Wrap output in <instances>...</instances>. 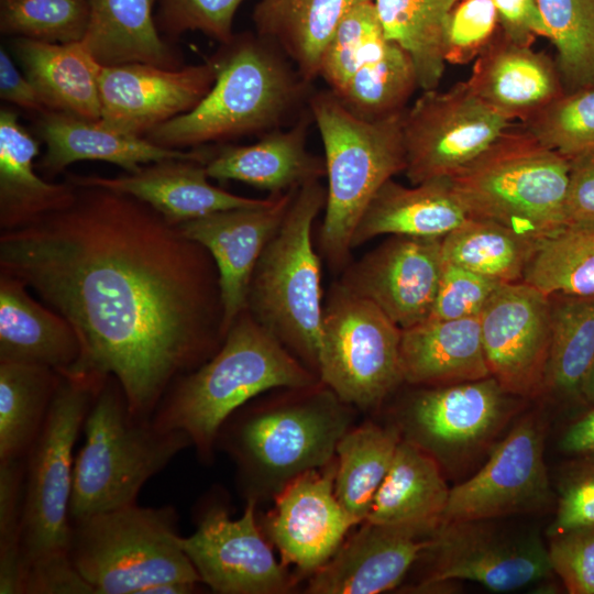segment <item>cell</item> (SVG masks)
Listing matches in <instances>:
<instances>
[{"mask_svg":"<svg viewBox=\"0 0 594 594\" xmlns=\"http://www.w3.org/2000/svg\"><path fill=\"white\" fill-rule=\"evenodd\" d=\"M73 184L61 209L1 231L0 272L76 331L81 354L67 374L113 376L131 413L152 419L170 385L223 342L217 266L146 202Z\"/></svg>","mask_w":594,"mask_h":594,"instance_id":"6da1fadb","label":"cell"},{"mask_svg":"<svg viewBox=\"0 0 594 594\" xmlns=\"http://www.w3.org/2000/svg\"><path fill=\"white\" fill-rule=\"evenodd\" d=\"M211 56L216 80L189 112L145 138L172 150L263 135L294 124L309 110L314 82L271 41L256 33L234 34Z\"/></svg>","mask_w":594,"mask_h":594,"instance_id":"7a4b0ae2","label":"cell"},{"mask_svg":"<svg viewBox=\"0 0 594 594\" xmlns=\"http://www.w3.org/2000/svg\"><path fill=\"white\" fill-rule=\"evenodd\" d=\"M356 408L321 382L249 402L222 425L217 446L234 461L246 499L275 496L298 475L331 463Z\"/></svg>","mask_w":594,"mask_h":594,"instance_id":"3957f363","label":"cell"},{"mask_svg":"<svg viewBox=\"0 0 594 594\" xmlns=\"http://www.w3.org/2000/svg\"><path fill=\"white\" fill-rule=\"evenodd\" d=\"M248 309L234 320L219 350L167 389L152 421L186 432L198 457L211 461L222 425L239 408L273 389L319 383Z\"/></svg>","mask_w":594,"mask_h":594,"instance_id":"277c9868","label":"cell"},{"mask_svg":"<svg viewBox=\"0 0 594 594\" xmlns=\"http://www.w3.org/2000/svg\"><path fill=\"white\" fill-rule=\"evenodd\" d=\"M69 504L72 522L136 504L144 484L193 446L179 430L134 416L124 392L108 376L86 416Z\"/></svg>","mask_w":594,"mask_h":594,"instance_id":"5b68a950","label":"cell"},{"mask_svg":"<svg viewBox=\"0 0 594 594\" xmlns=\"http://www.w3.org/2000/svg\"><path fill=\"white\" fill-rule=\"evenodd\" d=\"M309 109L324 150L327 201L319 249L336 271L349 265L356 224L377 190L406 169L403 113L364 121L329 90H315Z\"/></svg>","mask_w":594,"mask_h":594,"instance_id":"8992f818","label":"cell"},{"mask_svg":"<svg viewBox=\"0 0 594 594\" xmlns=\"http://www.w3.org/2000/svg\"><path fill=\"white\" fill-rule=\"evenodd\" d=\"M326 201L320 180L296 189L256 262L246 300L249 312L317 376L323 305L321 262L311 234Z\"/></svg>","mask_w":594,"mask_h":594,"instance_id":"52a82bcc","label":"cell"},{"mask_svg":"<svg viewBox=\"0 0 594 594\" xmlns=\"http://www.w3.org/2000/svg\"><path fill=\"white\" fill-rule=\"evenodd\" d=\"M569 174L568 157L512 125L449 179L470 217L539 243L566 227Z\"/></svg>","mask_w":594,"mask_h":594,"instance_id":"ba28073f","label":"cell"},{"mask_svg":"<svg viewBox=\"0 0 594 594\" xmlns=\"http://www.w3.org/2000/svg\"><path fill=\"white\" fill-rule=\"evenodd\" d=\"M173 506L136 504L72 522L69 558L94 594H143L155 584L201 583L184 552Z\"/></svg>","mask_w":594,"mask_h":594,"instance_id":"9c48e42d","label":"cell"},{"mask_svg":"<svg viewBox=\"0 0 594 594\" xmlns=\"http://www.w3.org/2000/svg\"><path fill=\"white\" fill-rule=\"evenodd\" d=\"M61 375L45 422L25 457L22 579L33 565L69 557L74 446L107 378Z\"/></svg>","mask_w":594,"mask_h":594,"instance_id":"30bf717a","label":"cell"},{"mask_svg":"<svg viewBox=\"0 0 594 594\" xmlns=\"http://www.w3.org/2000/svg\"><path fill=\"white\" fill-rule=\"evenodd\" d=\"M402 329L336 282L322 310L318 377L341 400L375 409L402 384Z\"/></svg>","mask_w":594,"mask_h":594,"instance_id":"8fae6325","label":"cell"},{"mask_svg":"<svg viewBox=\"0 0 594 594\" xmlns=\"http://www.w3.org/2000/svg\"><path fill=\"white\" fill-rule=\"evenodd\" d=\"M415 392L395 422L402 437L458 471L490 448L520 409V398L486 378Z\"/></svg>","mask_w":594,"mask_h":594,"instance_id":"7c38bea8","label":"cell"},{"mask_svg":"<svg viewBox=\"0 0 594 594\" xmlns=\"http://www.w3.org/2000/svg\"><path fill=\"white\" fill-rule=\"evenodd\" d=\"M497 519L440 522L419 559L426 562L417 590H449L472 581L512 592L549 579L548 548L536 531L512 530Z\"/></svg>","mask_w":594,"mask_h":594,"instance_id":"4fadbf2b","label":"cell"},{"mask_svg":"<svg viewBox=\"0 0 594 594\" xmlns=\"http://www.w3.org/2000/svg\"><path fill=\"white\" fill-rule=\"evenodd\" d=\"M512 121L482 101L466 81L425 90L402 118L405 174L413 185L450 178L483 154Z\"/></svg>","mask_w":594,"mask_h":594,"instance_id":"5bb4252c","label":"cell"},{"mask_svg":"<svg viewBox=\"0 0 594 594\" xmlns=\"http://www.w3.org/2000/svg\"><path fill=\"white\" fill-rule=\"evenodd\" d=\"M547 430L538 413L519 418L484 465L450 488L440 522L501 519L549 507L553 493L544 463Z\"/></svg>","mask_w":594,"mask_h":594,"instance_id":"9a60e30c","label":"cell"},{"mask_svg":"<svg viewBox=\"0 0 594 594\" xmlns=\"http://www.w3.org/2000/svg\"><path fill=\"white\" fill-rule=\"evenodd\" d=\"M256 504L248 498L243 515L232 519L224 503H208L199 513L196 530L179 538L201 583L215 593L280 594L294 584L261 532Z\"/></svg>","mask_w":594,"mask_h":594,"instance_id":"2e32d148","label":"cell"},{"mask_svg":"<svg viewBox=\"0 0 594 594\" xmlns=\"http://www.w3.org/2000/svg\"><path fill=\"white\" fill-rule=\"evenodd\" d=\"M490 374L520 398L543 395L551 345L550 296L524 283H503L480 314Z\"/></svg>","mask_w":594,"mask_h":594,"instance_id":"e0dca14e","label":"cell"},{"mask_svg":"<svg viewBox=\"0 0 594 594\" xmlns=\"http://www.w3.org/2000/svg\"><path fill=\"white\" fill-rule=\"evenodd\" d=\"M216 75L211 57L175 69L143 63L101 66L98 121L121 133L145 138L158 125L191 111L209 92Z\"/></svg>","mask_w":594,"mask_h":594,"instance_id":"ac0fdd59","label":"cell"},{"mask_svg":"<svg viewBox=\"0 0 594 594\" xmlns=\"http://www.w3.org/2000/svg\"><path fill=\"white\" fill-rule=\"evenodd\" d=\"M442 264V238L392 235L348 265L339 283L407 329L429 319Z\"/></svg>","mask_w":594,"mask_h":594,"instance_id":"d6986e66","label":"cell"},{"mask_svg":"<svg viewBox=\"0 0 594 594\" xmlns=\"http://www.w3.org/2000/svg\"><path fill=\"white\" fill-rule=\"evenodd\" d=\"M336 458L288 482L275 496L264 530L280 553L282 563L311 575L334 554L358 524L334 494Z\"/></svg>","mask_w":594,"mask_h":594,"instance_id":"ffe728a7","label":"cell"},{"mask_svg":"<svg viewBox=\"0 0 594 594\" xmlns=\"http://www.w3.org/2000/svg\"><path fill=\"white\" fill-rule=\"evenodd\" d=\"M296 189L270 195L256 206L218 211L177 226L185 237L201 244L215 261L223 310V336L246 309L256 262L279 228Z\"/></svg>","mask_w":594,"mask_h":594,"instance_id":"44dd1931","label":"cell"},{"mask_svg":"<svg viewBox=\"0 0 594 594\" xmlns=\"http://www.w3.org/2000/svg\"><path fill=\"white\" fill-rule=\"evenodd\" d=\"M315 571L310 594H377L397 587L429 546L433 531L364 520Z\"/></svg>","mask_w":594,"mask_h":594,"instance_id":"7402d4cb","label":"cell"},{"mask_svg":"<svg viewBox=\"0 0 594 594\" xmlns=\"http://www.w3.org/2000/svg\"><path fill=\"white\" fill-rule=\"evenodd\" d=\"M310 109L287 129L270 131L248 145H222L205 163L209 178L238 180L283 194L326 176L324 158L307 148Z\"/></svg>","mask_w":594,"mask_h":594,"instance_id":"603a6c76","label":"cell"},{"mask_svg":"<svg viewBox=\"0 0 594 594\" xmlns=\"http://www.w3.org/2000/svg\"><path fill=\"white\" fill-rule=\"evenodd\" d=\"M205 163L169 158L143 165L138 172L108 178L70 175L78 184L98 185L131 195L178 226L213 212L256 206L264 199L231 194L208 180Z\"/></svg>","mask_w":594,"mask_h":594,"instance_id":"cb8c5ba5","label":"cell"},{"mask_svg":"<svg viewBox=\"0 0 594 594\" xmlns=\"http://www.w3.org/2000/svg\"><path fill=\"white\" fill-rule=\"evenodd\" d=\"M466 82L496 112L521 123L564 94L554 62L504 35L477 56Z\"/></svg>","mask_w":594,"mask_h":594,"instance_id":"d4e9b609","label":"cell"},{"mask_svg":"<svg viewBox=\"0 0 594 594\" xmlns=\"http://www.w3.org/2000/svg\"><path fill=\"white\" fill-rule=\"evenodd\" d=\"M37 131L46 145L40 167L54 176L78 161H105L128 174L143 165L169 158H188L206 163L209 151L172 150L158 146L146 138L128 135L88 120L58 111L38 116Z\"/></svg>","mask_w":594,"mask_h":594,"instance_id":"484cf974","label":"cell"},{"mask_svg":"<svg viewBox=\"0 0 594 594\" xmlns=\"http://www.w3.org/2000/svg\"><path fill=\"white\" fill-rule=\"evenodd\" d=\"M19 278L0 272V361L48 366L59 374L77 365L81 346L70 323L44 306Z\"/></svg>","mask_w":594,"mask_h":594,"instance_id":"4316f807","label":"cell"},{"mask_svg":"<svg viewBox=\"0 0 594 594\" xmlns=\"http://www.w3.org/2000/svg\"><path fill=\"white\" fill-rule=\"evenodd\" d=\"M404 381L435 387L491 376L482 343L480 316L428 319L402 329Z\"/></svg>","mask_w":594,"mask_h":594,"instance_id":"83f0119b","label":"cell"},{"mask_svg":"<svg viewBox=\"0 0 594 594\" xmlns=\"http://www.w3.org/2000/svg\"><path fill=\"white\" fill-rule=\"evenodd\" d=\"M469 218L449 178H435L414 187L391 178L363 212L351 248L383 234L443 238Z\"/></svg>","mask_w":594,"mask_h":594,"instance_id":"f1b7e54d","label":"cell"},{"mask_svg":"<svg viewBox=\"0 0 594 594\" xmlns=\"http://www.w3.org/2000/svg\"><path fill=\"white\" fill-rule=\"evenodd\" d=\"M14 51L48 111L100 119L101 65L82 42L50 43L16 37Z\"/></svg>","mask_w":594,"mask_h":594,"instance_id":"f546056e","label":"cell"},{"mask_svg":"<svg viewBox=\"0 0 594 594\" xmlns=\"http://www.w3.org/2000/svg\"><path fill=\"white\" fill-rule=\"evenodd\" d=\"M37 141L19 122L18 113L0 110V229L24 227L67 205L75 193L70 180L48 183L34 170Z\"/></svg>","mask_w":594,"mask_h":594,"instance_id":"4dcf8cb0","label":"cell"},{"mask_svg":"<svg viewBox=\"0 0 594 594\" xmlns=\"http://www.w3.org/2000/svg\"><path fill=\"white\" fill-rule=\"evenodd\" d=\"M449 494L439 463L402 438L365 520L433 531L441 521Z\"/></svg>","mask_w":594,"mask_h":594,"instance_id":"1f68e13d","label":"cell"},{"mask_svg":"<svg viewBox=\"0 0 594 594\" xmlns=\"http://www.w3.org/2000/svg\"><path fill=\"white\" fill-rule=\"evenodd\" d=\"M374 0H260L253 9L255 33L273 42L304 78L314 82L324 47L344 15Z\"/></svg>","mask_w":594,"mask_h":594,"instance_id":"d6a6232c","label":"cell"},{"mask_svg":"<svg viewBox=\"0 0 594 594\" xmlns=\"http://www.w3.org/2000/svg\"><path fill=\"white\" fill-rule=\"evenodd\" d=\"M154 0H89L82 44L101 66L129 63L179 68L153 15Z\"/></svg>","mask_w":594,"mask_h":594,"instance_id":"836d02e7","label":"cell"},{"mask_svg":"<svg viewBox=\"0 0 594 594\" xmlns=\"http://www.w3.org/2000/svg\"><path fill=\"white\" fill-rule=\"evenodd\" d=\"M551 345L543 395L586 409L583 388L594 363V295H552Z\"/></svg>","mask_w":594,"mask_h":594,"instance_id":"e575fe53","label":"cell"},{"mask_svg":"<svg viewBox=\"0 0 594 594\" xmlns=\"http://www.w3.org/2000/svg\"><path fill=\"white\" fill-rule=\"evenodd\" d=\"M402 438L396 424L366 421L351 427L340 439L336 449L334 494L358 525L366 519Z\"/></svg>","mask_w":594,"mask_h":594,"instance_id":"d590c367","label":"cell"},{"mask_svg":"<svg viewBox=\"0 0 594 594\" xmlns=\"http://www.w3.org/2000/svg\"><path fill=\"white\" fill-rule=\"evenodd\" d=\"M61 377L48 366L0 361V461L25 459Z\"/></svg>","mask_w":594,"mask_h":594,"instance_id":"8d00e7d4","label":"cell"},{"mask_svg":"<svg viewBox=\"0 0 594 594\" xmlns=\"http://www.w3.org/2000/svg\"><path fill=\"white\" fill-rule=\"evenodd\" d=\"M417 88V72L411 57L398 44L384 37L344 88L334 95L350 113L373 122L402 114Z\"/></svg>","mask_w":594,"mask_h":594,"instance_id":"74e56055","label":"cell"},{"mask_svg":"<svg viewBox=\"0 0 594 594\" xmlns=\"http://www.w3.org/2000/svg\"><path fill=\"white\" fill-rule=\"evenodd\" d=\"M458 0H374L386 38L411 57L419 88L437 89L444 70V36Z\"/></svg>","mask_w":594,"mask_h":594,"instance_id":"f35d334b","label":"cell"},{"mask_svg":"<svg viewBox=\"0 0 594 594\" xmlns=\"http://www.w3.org/2000/svg\"><path fill=\"white\" fill-rule=\"evenodd\" d=\"M538 244L496 222L470 217L442 238V260L503 283H516L522 282Z\"/></svg>","mask_w":594,"mask_h":594,"instance_id":"ab89813d","label":"cell"},{"mask_svg":"<svg viewBox=\"0 0 594 594\" xmlns=\"http://www.w3.org/2000/svg\"><path fill=\"white\" fill-rule=\"evenodd\" d=\"M522 282L547 296L594 295V228L565 227L539 242Z\"/></svg>","mask_w":594,"mask_h":594,"instance_id":"60d3db41","label":"cell"},{"mask_svg":"<svg viewBox=\"0 0 594 594\" xmlns=\"http://www.w3.org/2000/svg\"><path fill=\"white\" fill-rule=\"evenodd\" d=\"M564 92L594 86V0H537Z\"/></svg>","mask_w":594,"mask_h":594,"instance_id":"b9f144b4","label":"cell"},{"mask_svg":"<svg viewBox=\"0 0 594 594\" xmlns=\"http://www.w3.org/2000/svg\"><path fill=\"white\" fill-rule=\"evenodd\" d=\"M89 0H0V31L50 43L81 42Z\"/></svg>","mask_w":594,"mask_h":594,"instance_id":"7bdbcfd3","label":"cell"},{"mask_svg":"<svg viewBox=\"0 0 594 594\" xmlns=\"http://www.w3.org/2000/svg\"><path fill=\"white\" fill-rule=\"evenodd\" d=\"M521 127L568 158L594 151V86L564 92Z\"/></svg>","mask_w":594,"mask_h":594,"instance_id":"ee69618b","label":"cell"},{"mask_svg":"<svg viewBox=\"0 0 594 594\" xmlns=\"http://www.w3.org/2000/svg\"><path fill=\"white\" fill-rule=\"evenodd\" d=\"M385 37L374 2L352 8L323 50L319 77L333 94L341 91L369 53Z\"/></svg>","mask_w":594,"mask_h":594,"instance_id":"f6af8a7d","label":"cell"},{"mask_svg":"<svg viewBox=\"0 0 594 594\" xmlns=\"http://www.w3.org/2000/svg\"><path fill=\"white\" fill-rule=\"evenodd\" d=\"M25 459L0 461V594H21Z\"/></svg>","mask_w":594,"mask_h":594,"instance_id":"bcb514c9","label":"cell"},{"mask_svg":"<svg viewBox=\"0 0 594 594\" xmlns=\"http://www.w3.org/2000/svg\"><path fill=\"white\" fill-rule=\"evenodd\" d=\"M243 0H160L156 25L160 32L176 38L199 31L220 44L234 35L233 19Z\"/></svg>","mask_w":594,"mask_h":594,"instance_id":"7dc6e473","label":"cell"},{"mask_svg":"<svg viewBox=\"0 0 594 594\" xmlns=\"http://www.w3.org/2000/svg\"><path fill=\"white\" fill-rule=\"evenodd\" d=\"M569 457L559 472L556 514L548 537L594 526V452Z\"/></svg>","mask_w":594,"mask_h":594,"instance_id":"c3c4849f","label":"cell"},{"mask_svg":"<svg viewBox=\"0 0 594 594\" xmlns=\"http://www.w3.org/2000/svg\"><path fill=\"white\" fill-rule=\"evenodd\" d=\"M498 14L493 0H462L452 8L444 36V58L466 64L494 40Z\"/></svg>","mask_w":594,"mask_h":594,"instance_id":"681fc988","label":"cell"},{"mask_svg":"<svg viewBox=\"0 0 594 594\" xmlns=\"http://www.w3.org/2000/svg\"><path fill=\"white\" fill-rule=\"evenodd\" d=\"M503 282L443 261L436 301L429 319H461L480 316Z\"/></svg>","mask_w":594,"mask_h":594,"instance_id":"f907efd6","label":"cell"},{"mask_svg":"<svg viewBox=\"0 0 594 594\" xmlns=\"http://www.w3.org/2000/svg\"><path fill=\"white\" fill-rule=\"evenodd\" d=\"M551 569L570 594H594V526L548 537Z\"/></svg>","mask_w":594,"mask_h":594,"instance_id":"816d5d0a","label":"cell"},{"mask_svg":"<svg viewBox=\"0 0 594 594\" xmlns=\"http://www.w3.org/2000/svg\"><path fill=\"white\" fill-rule=\"evenodd\" d=\"M570 160L565 224L594 228V151Z\"/></svg>","mask_w":594,"mask_h":594,"instance_id":"f5cc1de1","label":"cell"},{"mask_svg":"<svg viewBox=\"0 0 594 594\" xmlns=\"http://www.w3.org/2000/svg\"><path fill=\"white\" fill-rule=\"evenodd\" d=\"M21 594H94V590L66 557L29 568Z\"/></svg>","mask_w":594,"mask_h":594,"instance_id":"db71d44e","label":"cell"},{"mask_svg":"<svg viewBox=\"0 0 594 594\" xmlns=\"http://www.w3.org/2000/svg\"><path fill=\"white\" fill-rule=\"evenodd\" d=\"M503 35L509 41L530 46L537 36H547L537 0H493Z\"/></svg>","mask_w":594,"mask_h":594,"instance_id":"11a10c76","label":"cell"},{"mask_svg":"<svg viewBox=\"0 0 594 594\" xmlns=\"http://www.w3.org/2000/svg\"><path fill=\"white\" fill-rule=\"evenodd\" d=\"M0 98L37 116L48 111L35 87L18 70L3 47L0 50Z\"/></svg>","mask_w":594,"mask_h":594,"instance_id":"9f6ffc18","label":"cell"},{"mask_svg":"<svg viewBox=\"0 0 594 594\" xmlns=\"http://www.w3.org/2000/svg\"><path fill=\"white\" fill-rule=\"evenodd\" d=\"M559 448L568 455L594 452V405L581 411L565 428Z\"/></svg>","mask_w":594,"mask_h":594,"instance_id":"6f0895ef","label":"cell"},{"mask_svg":"<svg viewBox=\"0 0 594 594\" xmlns=\"http://www.w3.org/2000/svg\"><path fill=\"white\" fill-rule=\"evenodd\" d=\"M199 583L169 581L147 587L143 594H191Z\"/></svg>","mask_w":594,"mask_h":594,"instance_id":"680465c9","label":"cell"},{"mask_svg":"<svg viewBox=\"0 0 594 594\" xmlns=\"http://www.w3.org/2000/svg\"><path fill=\"white\" fill-rule=\"evenodd\" d=\"M583 396L586 408L594 405V363L585 381Z\"/></svg>","mask_w":594,"mask_h":594,"instance_id":"91938a15","label":"cell"}]
</instances>
